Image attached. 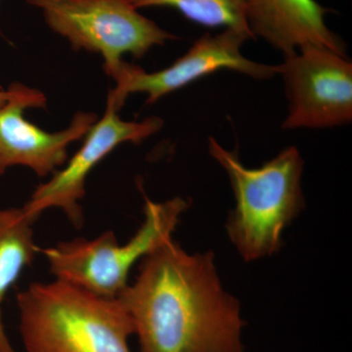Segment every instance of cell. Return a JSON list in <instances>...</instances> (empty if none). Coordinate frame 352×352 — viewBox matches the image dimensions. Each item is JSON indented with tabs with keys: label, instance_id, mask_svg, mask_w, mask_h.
I'll list each match as a JSON object with an SVG mask.
<instances>
[{
	"label": "cell",
	"instance_id": "cell-9",
	"mask_svg": "<svg viewBox=\"0 0 352 352\" xmlns=\"http://www.w3.org/2000/svg\"><path fill=\"white\" fill-rule=\"evenodd\" d=\"M7 90L8 99L0 107V175L14 166L30 168L39 177L53 175L66 163L69 146L83 139L98 117L78 112L63 131H45L24 116L29 109H45V95L20 82Z\"/></svg>",
	"mask_w": 352,
	"mask_h": 352
},
{
	"label": "cell",
	"instance_id": "cell-10",
	"mask_svg": "<svg viewBox=\"0 0 352 352\" xmlns=\"http://www.w3.org/2000/svg\"><path fill=\"white\" fill-rule=\"evenodd\" d=\"M329 9L316 0H245V21L254 38L282 54L319 46L346 54V45L326 24Z\"/></svg>",
	"mask_w": 352,
	"mask_h": 352
},
{
	"label": "cell",
	"instance_id": "cell-1",
	"mask_svg": "<svg viewBox=\"0 0 352 352\" xmlns=\"http://www.w3.org/2000/svg\"><path fill=\"white\" fill-rule=\"evenodd\" d=\"M118 298L140 352H245L242 307L224 288L212 251L190 254L168 241L140 261Z\"/></svg>",
	"mask_w": 352,
	"mask_h": 352
},
{
	"label": "cell",
	"instance_id": "cell-8",
	"mask_svg": "<svg viewBox=\"0 0 352 352\" xmlns=\"http://www.w3.org/2000/svg\"><path fill=\"white\" fill-rule=\"evenodd\" d=\"M107 103L105 113L85 136L82 147L69 161L41 183L23 206L28 217L36 221L47 210H61L76 228L83 223L82 201L88 175L104 157L124 143L138 144L161 131L163 120L148 118L142 122H127Z\"/></svg>",
	"mask_w": 352,
	"mask_h": 352
},
{
	"label": "cell",
	"instance_id": "cell-6",
	"mask_svg": "<svg viewBox=\"0 0 352 352\" xmlns=\"http://www.w3.org/2000/svg\"><path fill=\"white\" fill-rule=\"evenodd\" d=\"M289 112L283 129H330L351 124L352 63L346 55L307 46L278 65Z\"/></svg>",
	"mask_w": 352,
	"mask_h": 352
},
{
	"label": "cell",
	"instance_id": "cell-3",
	"mask_svg": "<svg viewBox=\"0 0 352 352\" xmlns=\"http://www.w3.org/2000/svg\"><path fill=\"white\" fill-rule=\"evenodd\" d=\"M17 307L25 352H131L134 326L119 298L54 279L30 284Z\"/></svg>",
	"mask_w": 352,
	"mask_h": 352
},
{
	"label": "cell",
	"instance_id": "cell-4",
	"mask_svg": "<svg viewBox=\"0 0 352 352\" xmlns=\"http://www.w3.org/2000/svg\"><path fill=\"white\" fill-rule=\"evenodd\" d=\"M190 201L175 197L164 201L145 198L144 220L124 244L113 231L94 239L76 238L39 249L54 279L104 298H118L129 285L131 271L148 254L173 240Z\"/></svg>",
	"mask_w": 352,
	"mask_h": 352
},
{
	"label": "cell",
	"instance_id": "cell-7",
	"mask_svg": "<svg viewBox=\"0 0 352 352\" xmlns=\"http://www.w3.org/2000/svg\"><path fill=\"white\" fill-rule=\"evenodd\" d=\"M251 38V34L235 29L204 34L175 63L153 73L124 62L113 80L116 87L109 94L107 103L120 111L129 95L144 94L146 102L154 104L166 95L221 69L256 80H270L279 75L278 66L258 63L243 55V45Z\"/></svg>",
	"mask_w": 352,
	"mask_h": 352
},
{
	"label": "cell",
	"instance_id": "cell-2",
	"mask_svg": "<svg viewBox=\"0 0 352 352\" xmlns=\"http://www.w3.org/2000/svg\"><path fill=\"white\" fill-rule=\"evenodd\" d=\"M208 153L226 171L235 198L226 223L231 244L245 263L274 256L287 227L305 207V162L298 148H286L256 168L245 166L237 151H229L212 138Z\"/></svg>",
	"mask_w": 352,
	"mask_h": 352
},
{
	"label": "cell",
	"instance_id": "cell-11",
	"mask_svg": "<svg viewBox=\"0 0 352 352\" xmlns=\"http://www.w3.org/2000/svg\"><path fill=\"white\" fill-rule=\"evenodd\" d=\"M34 223L22 207H0V352H17L4 327L2 305L9 289L39 254Z\"/></svg>",
	"mask_w": 352,
	"mask_h": 352
},
{
	"label": "cell",
	"instance_id": "cell-13",
	"mask_svg": "<svg viewBox=\"0 0 352 352\" xmlns=\"http://www.w3.org/2000/svg\"><path fill=\"white\" fill-rule=\"evenodd\" d=\"M8 90L0 89V107H1V106H3L4 104H6L7 99H8Z\"/></svg>",
	"mask_w": 352,
	"mask_h": 352
},
{
	"label": "cell",
	"instance_id": "cell-12",
	"mask_svg": "<svg viewBox=\"0 0 352 352\" xmlns=\"http://www.w3.org/2000/svg\"><path fill=\"white\" fill-rule=\"evenodd\" d=\"M140 10L153 7H168L182 13L186 19L210 28L223 27L248 32L245 0H129ZM254 38V36H252Z\"/></svg>",
	"mask_w": 352,
	"mask_h": 352
},
{
	"label": "cell",
	"instance_id": "cell-5",
	"mask_svg": "<svg viewBox=\"0 0 352 352\" xmlns=\"http://www.w3.org/2000/svg\"><path fill=\"white\" fill-rule=\"evenodd\" d=\"M38 9L53 32L76 50L100 55L115 80L124 56L141 58L176 38L145 17L129 0H27Z\"/></svg>",
	"mask_w": 352,
	"mask_h": 352
}]
</instances>
